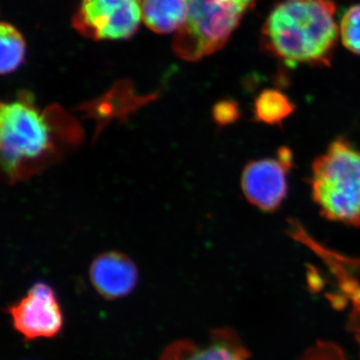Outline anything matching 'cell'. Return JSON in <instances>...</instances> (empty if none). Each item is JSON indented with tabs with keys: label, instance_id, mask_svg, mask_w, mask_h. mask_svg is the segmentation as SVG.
Returning <instances> with one entry per match:
<instances>
[{
	"label": "cell",
	"instance_id": "3957f363",
	"mask_svg": "<svg viewBox=\"0 0 360 360\" xmlns=\"http://www.w3.org/2000/svg\"><path fill=\"white\" fill-rule=\"evenodd\" d=\"M310 184L323 217L343 224H360L359 149L347 139H336L314 161Z\"/></svg>",
	"mask_w": 360,
	"mask_h": 360
},
{
	"label": "cell",
	"instance_id": "9a60e30c",
	"mask_svg": "<svg viewBox=\"0 0 360 360\" xmlns=\"http://www.w3.org/2000/svg\"><path fill=\"white\" fill-rule=\"evenodd\" d=\"M359 342H360V328L359 329Z\"/></svg>",
	"mask_w": 360,
	"mask_h": 360
},
{
	"label": "cell",
	"instance_id": "6da1fadb",
	"mask_svg": "<svg viewBox=\"0 0 360 360\" xmlns=\"http://www.w3.org/2000/svg\"><path fill=\"white\" fill-rule=\"evenodd\" d=\"M331 0H284L264 26V46L286 65H328L338 27Z\"/></svg>",
	"mask_w": 360,
	"mask_h": 360
},
{
	"label": "cell",
	"instance_id": "30bf717a",
	"mask_svg": "<svg viewBox=\"0 0 360 360\" xmlns=\"http://www.w3.org/2000/svg\"><path fill=\"white\" fill-rule=\"evenodd\" d=\"M142 20L158 33L179 32L187 18L186 0H142Z\"/></svg>",
	"mask_w": 360,
	"mask_h": 360
},
{
	"label": "cell",
	"instance_id": "8992f818",
	"mask_svg": "<svg viewBox=\"0 0 360 360\" xmlns=\"http://www.w3.org/2000/svg\"><path fill=\"white\" fill-rule=\"evenodd\" d=\"M13 328L26 341L49 340L63 328L58 296L49 284L37 283L21 300L7 309Z\"/></svg>",
	"mask_w": 360,
	"mask_h": 360
},
{
	"label": "cell",
	"instance_id": "7c38bea8",
	"mask_svg": "<svg viewBox=\"0 0 360 360\" xmlns=\"http://www.w3.org/2000/svg\"><path fill=\"white\" fill-rule=\"evenodd\" d=\"M0 44H1L2 75L13 72L23 63L25 56V44L20 32L8 23H1L0 27Z\"/></svg>",
	"mask_w": 360,
	"mask_h": 360
},
{
	"label": "cell",
	"instance_id": "5b68a950",
	"mask_svg": "<svg viewBox=\"0 0 360 360\" xmlns=\"http://www.w3.org/2000/svg\"><path fill=\"white\" fill-rule=\"evenodd\" d=\"M141 0H82L73 18L75 30L91 39H127L142 18Z\"/></svg>",
	"mask_w": 360,
	"mask_h": 360
},
{
	"label": "cell",
	"instance_id": "277c9868",
	"mask_svg": "<svg viewBox=\"0 0 360 360\" xmlns=\"http://www.w3.org/2000/svg\"><path fill=\"white\" fill-rule=\"evenodd\" d=\"M255 0H186V23L174 49L184 60L196 61L221 49Z\"/></svg>",
	"mask_w": 360,
	"mask_h": 360
},
{
	"label": "cell",
	"instance_id": "4fadbf2b",
	"mask_svg": "<svg viewBox=\"0 0 360 360\" xmlns=\"http://www.w3.org/2000/svg\"><path fill=\"white\" fill-rule=\"evenodd\" d=\"M340 37L347 49L360 56V4L350 7L341 18Z\"/></svg>",
	"mask_w": 360,
	"mask_h": 360
},
{
	"label": "cell",
	"instance_id": "5bb4252c",
	"mask_svg": "<svg viewBox=\"0 0 360 360\" xmlns=\"http://www.w3.org/2000/svg\"><path fill=\"white\" fill-rule=\"evenodd\" d=\"M213 116H214L215 122L221 125L236 122L239 116L238 104L232 103V101H222V103H217L213 110Z\"/></svg>",
	"mask_w": 360,
	"mask_h": 360
},
{
	"label": "cell",
	"instance_id": "9c48e42d",
	"mask_svg": "<svg viewBox=\"0 0 360 360\" xmlns=\"http://www.w3.org/2000/svg\"><path fill=\"white\" fill-rule=\"evenodd\" d=\"M160 360H248V352L232 331L217 329L205 342L181 340L170 343Z\"/></svg>",
	"mask_w": 360,
	"mask_h": 360
},
{
	"label": "cell",
	"instance_id": "7a4b0ae2",
	"mask_svg": "<svg viewBox=\"0 0 360 360\" xmlns=\"http://www.w3.org/2000/svg\"><path fill=\"white\" fill-rule=\"evenodd\" d=\"M59 137L49 113L30 97L2 103L0 108L1 167L11 181L32 176L58 155Z\"/></svg>",
	"mask_w": 360,
	"mask_h": 360
},
{
	"label": "cell",
	"instance_id": "8fae6325",
	"mask_svg": "<svg viewBox=\"0 0 360 360\" xmlns=\"http://www.w3.org/2000/svg\"><path fill=\"white\" fill-rule=\"evenodd\" d=\"M295 108L288 96L278 90L266 89L255 101V113L258 122L278 124L295 111Z\"/></svg>",
	"mask_w": 360,
	"mask_h": 360
},
{
	"label": "cell",
	"instance_id": "ba28073f",
	"mask_svg": "<svg viewBox=\"0 0 360 360\" xmlns=\"http://www.w3.org/2000/svg\"><path fill=\"white\" fill-rule=\"evenodd\" d=\"M89 279L99 295L108 300H120L134 290L139 281V269L124 253L106 251L91 262Z\"/></svg>",
	"mask_w": 360,
	"mask_h": 360
},
{
	"label": "cell",
	"instance_id": "52a82bcc",
	"mask_svg": "<svg viewBox=\"0 0 360 360\" xmlns=\"http://www.w3.org/2000/svg\"><path fill=\"white\" fill-rule=\"evenodd\" d=\"M292 156L283 148L277 158L251 161L241 177L245 198L264 212H274L285 200L288 191V174Z\"/></svg>",
	"mask_w": 360,
	"mask_h": 360
}]
</instances>
